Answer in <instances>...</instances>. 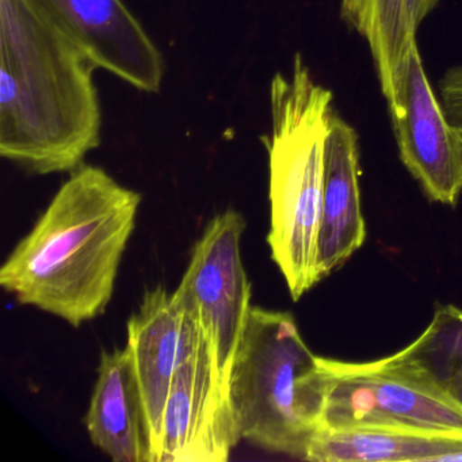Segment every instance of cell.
<instances>
[{
    "label": "cell",
    "mask_w": 462,
    "mask_h": 462,
    "mask_svg": "<svg viewBox=\"0 0 462 462\" xmlns=\"http://www.w3.org/2000/svg\"><path fill=\"white\" fill-rule=\"evenodd\" d=\"M97 66L32 0H0V155L72 172L101 144Z\"/></svg>",
    "instance_id": "obj_1"
},
{
    "label": "cell",
    "mask_w": 462,
    "mask_h": 462,
    "mask_svg": "<svg viewBox=\"0 0 462 462\" xmlns=\"http://www.w3.org/2000/svg\"><path fill=\"white\" fill-rule=\"evenodd\" d=\"M140 204L137 191L82 164L2 264L0 285L72 327L93 320L112 300Z\"/></svg>",
    "instance_id": "obj_2"
},
{
    "label": "cell",
    "mask_w": 462,
    "mask_h": 462,
    "mask_svg": "<svg viewBox=\"0 0 462 462\" xmlns=\"http://www.w3.org/2000/svg\"><path fill=\"white\" fill-rule=\"evenodd\" d=\"M272 131L262 137L269 156L272 258L299 301L316 283L323 199L324 153L334 94L316 82L300 53L291 74L270 85Z\"/></svg>",
    "instance_id": "obj_3"
},
{
    "label": "cell",
    "mask_w": 462,
    "mask_h": 462,
    "mask_svg": "<svg viewBox=\"0 0 462 462\" xmlns=\"http://www.w3.org/2000/svg\"><path fill=\"white\" fill-rule=\"evenodd\" d=\"M328 374L300 334L293 316L251 307L228 380V402L240 439L304 459L320 430Z\"/></svg>",
    "instance_id": "obj_4"
},
{
    "label": "cell",
    "mask_w": 462,
    "mask_h": 462,
    "mask_svg": "<svg viewBox=\"0 0 462 462\" xmlns=\"http://www.w3.org/2000/svg\"><path fill=\"white\" fill-rule=\"evenodd\" d=\"M328 388L320 429H381L462 439V410L375 361L323 358Z\"/></svg>",
    "instance_id": "obj_5"
},
{
    "label": "cell",
    "mask_w": 462,
    "mask_h": 462,
    "mask_svg": "<svg viewBox=\"0 0 462 462\" xmlns=\"http://www.w3.org/2000/svg\"><path fill=\"white\" fill-rule=\"evenodd\" d=\"M245 229V218L237 210L213 216L174 291L196 316L209 342L218 383L226 397L232 362L251 310V283L240 254Z\"/></svg>",
    "instance_id": "obj_6"
},
{
    "label": "cell",
    "mask_w": 462,
    "mask_h": 462,
    "mask_svg": "<svg viewBox=\"0 0 462 462\" xmlns=\"http://www.w3.org/2000/svg\"><path fill=\"white\" fill-rule=\"evenodd\" d=\"M388 107L402 164L431 201L454 207L462 193L461 139L427 78L418 40Z\"/></svg>",
    "instance_id": "obj_7"
},
{
    "label": "cell",
    "mask_w": 462,
    "mask_h": 462,
    "mask_svg": "<svg viewBox=\"0 0 462 462\" xmlns=\"http://www.w3.org/2000/svg\"><path fill=\"white\" fill-rule=\"evenodd\" d=\"M97 69L145 93H159L161 51L123 0H32Z\"/></svg>",
    "instance_id": "obj_8"
},
{
    "label": "cell",
    "mask_w": 462,
    "mask_h": 462,
    "mask_svg": "<svg viewBox=\"0 0 462 462\" xmlns=\"http://www.w3.org/2000/svg\"><path fill=\"white\" fill-rule=\"evenodd\" d=\"M239 440L202 331L172 380L156 462H224Z\"/></svg>",
    "instance_id": "obj_9"
},
{
    "label": "cell",
    "mask_w": 462,
    "mask_h": 462,
    "mask_svg": "<svg viewBox=\"0 0 462 462\" xmlns=\"http://www.w3.org/2000/svg\"><path fill=\"white\" fill-rule=\"evenodd\" d=\"M202 328L196 316L163 286L150 289L128 321V347L134 356L150 419L153 462L158 459L164 410L175 373L193 353Z\"/></svg>",
    "instance_id": "obj_10"
},
{
    "label": "cell",
    "mask_w": 462,
    "mask_h": 462,
    "mask_svg": "<svg viewBox=\"0 0 462 462\" xmlns=\"http://www.w3.org/2000/svg\"><path fill=\"white\" fill-rule=\"evenodd\" d=\"M359 140L356 129L335 115L324 153L323 199L318 273L324 280L342 267L366 240L359 189Z\"/></svg>",
    "instance_id": "obj_11"
},
{
    "label": "cell",
    "mask_w": 462,
    "mask_h": 462,
    "mask_svg": "<svg viewBox=\"0 0 462 462\" xmlns=\"http://www.w3.org/2000/svg\"><path fill=\"white\" fill-rule=\"evenodd\" d=\"M86 426L113 461L153 462L150 419L128 346L102 353Z\"/></svg>",
    "instance_id": "obj_12"
},
{
    "label": "cell",
    "mask_w": 462,
    "mask_h": 462,
    "mask_svg": "<svg viewBox=\"0 0 462 462\" xmlns=\"http://www.w3.org/2000/svg\"><path fill=\"white\" fill-rule=\"evenodd\" d=\"M375 364L462 410V310L454 305L438 308L418 339Z\"/></svg>",
    "instance_id": "obj_13"
},
{
    "label": "cell",
    "mask_w": 462,
    "mask_h": 462,
    "mask_svg": "<svg viewBox=\"0 0 462 462\" xmlns=\"http://www.w3.org/2000/svg\"><path fill=\"white\" fill-rule=\"evenodd\" d=\"M462 450L458 438L381 429H320L308 446L312 462H445Z\"/></svg>",
    "instance_id": "obj_14"
},
{
    "label": "cell",
    "mask_w": 462,
    "mask_h": 462,
    "mask_svg": "<svg viewBox=\"0 0 462 462\" xmlns=\"http://www.w3.org/2000/svg\"><path fill=\"white\" fill-rule=\"evenodd\" d=\"M340 18L366 42L386 104L411 45L418 37L408 25L405 0H342Z\"/></svg>",
    "instance_id": "obj_15"
},
{
    "label": "cell",
    "mask_w": 462,
    "mask_h": 462,
    "mask_svg": "<svg viewBox=\"0 0 462 462\" xmlns=\"http://www.w3.org/2000/svg\"><path fill=\"white\" fill-rule=\"evenodd\" d=\"M440 102L454 126L462 128V66L451 67L439 82Z\"/></svg>",
    "instance_id": "obj_16"
},
{
    "label": "cell",
    "mask_w": 462,
    "mask_h": 462,
    "mask_svg": "<svg viewBox=\"0 0 462 462\" xmlns=\"http://www.w3.org/2000/svg\"><path fill=\"white\" fill-rule=\"evenodd\" d=\"M440 0H405L407 5L408 25L413 34H418L419 26L421 25L427 15L438 6Z\"/></svg>",
    "instance_id": "obj_17"
},
{
    "label": "cell",
    "mask_w": 462,
    "mask_h": 462,
    "mask_svg": "<svg viewBox=\"0 0 462 462\" xmlns=\"http://www.w3.org/2000/svg\"><path fill=\"white\" fill-rule=\"evenodd\" d=\"M457 129H458L459 139H461V144H462V128H458V126H457Z\"/></svg>",
    "instance_id": "obj_18"
}]
</instances>
